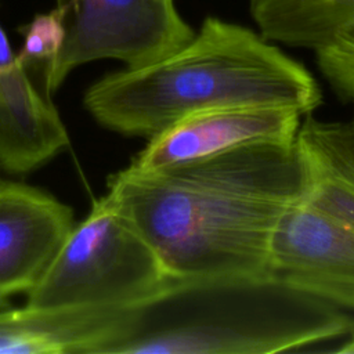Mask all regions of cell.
<instances>
[{"instance_id":"cell-1","label":"cell","mask_w":354,"mask_h":354,"mask_svg":"<svg viewBox=\"0 0 354 354\" xmlns=\"http://www.w3.org/2000/svg\"><path fill=\"white\" fill-rule=\"evenodd\" d=\"M304 198L293 142L254 144L170 167L127 166L101 198L171 278L267 275L283 214Z\"/></svg>"},{"instance_id":"cell-2","label":"cell","mask_w":354,"mask_h":354,"mask_svg":"<svg viewBox=\"0 0 354 354\" xmlns=\"http://www.w3.org/2000/svg\"><path fill=\"white\" fill-rule=\"evenodd\" d=\"M319 84L261 33L209 17L170 55L126 68L94 83L84 105L102 126L151 138L189 115L234 105H267L313 113Z\"/></svg>"},{"instance_id":"cell-3","label":"cell","mask_w":354,"mask_h":354,"mask_svg":"<svg viewBox=\"0 0 354 354\" xmlns=\"http://www.w3.org/2000/svg\"><path fill=\"white\" fill-rule=\"evenodd\" d=\"M354 330V313L268 275L169 278L113 354H275Z\"/></svg>"},{"instance_id":"cell-4","label":"cell","mask_w":354,"mask_h":354,"mask_svg":"<svg viewBox=\"0 0 354 354\" xmlns=\"http://www.w3.org/2000/svg\"><path fill=\"white\" fill-rule=\"evenodd\" d=\"M169 278L147 242L100 198L26 292L25 306L127 307Z\"/></svg>"},{"instance_id":"cell-5","label":"cell","mask_w":354,"mask_h":354,"mask_svg":"<svg viewBox=\"0 0 354 354\" xmlns=\"http://www.w3.org/2000/svg\"><path fill=\"white\" fill-rule=\"evenodd\" d=\"M65 28L62 46L46 66V93L77 66L118 59L126 68L156 62L187 44L195 30L174 0H55Z\"/></svg>"},{"instance_id":"cell-6","label":"cell","mask_w":354,"mask_h":354,"mask_svg":"<svg viewBox=\"0 0 354 354\" xmlns=\"http://www.w3.org/2000/svg\"><path fill=\"white\" fill-rule=\"evenodd\" d=\"M267 275L354 313V232L303 198L277 227Z\"/></svg>"},{"instance_id":"cell-7","label":"cell","mask_w":354,"mask_h":354,"mask_svg":"<svg viewBox=\"0 0 354 354\" xmlns=\"http://www.w3.org/2000/svg\"><path fill=\"white\" fill-rule=\"evenodd\" d=\"M303 116L292 108L267 105H234L198 112L148 138L129 166L151 171L248 145L293 142Z\"/></svg>"},{"instance_id":"cell-8","label":"cell","mask_w":354,"mask_h":354,"mask_svg":"<svg viewBox=\"0 0 354 354\" xmlns=\"http://www.w3.org/2000/svg\"><path fill=\"white\" fill-rule=\"evenodd\" d=\"M72 209L22 183H0V296L28 292L73 228Z\"/></svg>"},{"instance_id":"cell-9","label":"cell","mask_w":354,"mask_h":354,"mask_svg":"<svg viewBox=\"0 0 354 354\" xmlns=\"http://www.w3.org/2000/svg\"><path fill=\"white\" fill-rule=\"evenodd\" d=\"M130 307L0 310V354H111Z\"/></svg>"},{"instance_id":"cell-10","label":"cell","mask_w":354,"mask_h":354,"mask_svg":"<svg viewBox=\"0 0 354 354\" xmlns=\"http://www.w3.org/2000/svg\"><path fill=\"white\" fill-rule=\"evenodd\" d=\"M68 142L64 123L32 84L26 66L15 58L0 68V169L33 170Z\"/></svg>"},{"instance_id":"cell-11","label":"cell","mask_w":354,"mask_h":354,"mask_svg":"<svg viewBox=\"0 0 354 354\" xmlns=\"http://www.w3.org/2000/svg\"><path fill=\"white\" fill-rule=\"evenodd\" d=\"M296 148L304 201L354 232V129L351 123L303 116Z\"/></svg>"},{"instance_id":"cell-12","label":"cell","mask_w":354,"mask_h":354,"mask_svg":"<svg viewBox=\"0 0 354 354\" xmlns=\"http://www.w3.org/2000/svg\"><path fill=\"white\" fill-rule=\"evenodd\" d=\"M260 33L270 41L317 50L354 28V0H249Z\"/></svg>"},{"instance_id":"cell-13","label":"cell","mask_w":354,"mask_h":354,"mask_svg":"<svg viewBox=\"0 0 354 354\" xmlns=\"http://www.w3.org/2000/svg\"><path fill=\"white\" fill-rule=\"evenodd\" d=\"M317 64L332 90L344 101L354 100V28L315 50Z\"/></svg>"},{"instance_id":"cell-14","label":"cell","mask_w":354,"mask_h":354,"mask_svg":"<svg viewBox=\"0 0 354 354\" xmlns=\"http://www.w3.org/2000/svg\"><path fill=\"white\" fill-rule=\"evenodd\" d=\"M22 33L24 46L17 59L26 68L32 64H46L47 66L59 51L65 37L62 17L57 8L37 14L22 28Z\"/></svg>"},{"instance_id":"cell-15","label":"cell","mask_w":354,"mask_h":354,"mask_svg":"<svg viewBox=\"0 0 354 354\" xmlns=\"http://www.w3.org/2000/svg\"><path fill=\"white\" fill-rule=\"evenodd\" d=\"M15 58H17V55L12 53L8 37L0 24V68L12 64L15 61Z\"/></svg>"},{"instance_id":"cell-16","label":"cell","mask_w":354,"mask_h":354,"mask_svg":"<svg viewBox=\"0 0 354 354\" xmlns=\"http://www.w3.org/2000/svg\"><path fill=\"white\" fill-rule=\"evenodd\" d=\"M340 343H342V346L336 347L333 351L354 354V330L350 335H347L343 340H340Z\"/></svg>"},{"instance_id":"cell-17","label":"cell","mask_w":354,"mask_h":354,"mask_svg":"<svg viewBox=\"0 0 354 354\" xmlns=\"http://www.w3.org/2000/svg\"><path fill=\"white\" fill-rule=\"evenodd\" d=\"M353 102H354V100H353ZM351 124H353V129H354V120L351 122Z\"/></svg>"},{"instance_id":"cell-18","label":"cell","mask_w":354,"mask_h":354,"mask_svg":"<svg viewBox=\"0 0 354 354\" xmlns=\"http://www.w3.org/2000/svg\"><path fill=\"white\" fill-rule=\"evenodd\" d=\"M0 171H1V169H0ZM1 181H3V178H1V177H0V183H1Z\"/></svg>"}]
</instances>
